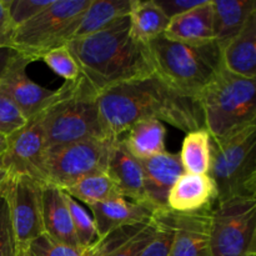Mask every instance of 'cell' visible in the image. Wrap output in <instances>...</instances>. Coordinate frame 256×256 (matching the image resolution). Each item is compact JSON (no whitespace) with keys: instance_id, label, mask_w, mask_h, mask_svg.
<instances>
[{"instance_id":"29","label":"cell","mask_w":256,"mask_h":256,"mask_svg":"<svg viewBox=\"0 0 256 256\" xmlns=\"http://www.w3.org/2000/svg\"><path fill=\"white\" fill-rule=\"evenodd\" d=\"M42 62L65 82H74L80 76V70L66 45L50 50L42 58Z\"/></svg>"},{"instance_id":"41","label":"cell","mask_w":256,"mask_h":256,"mask_svg":"<svg viewBox=\"0 0 256 256\" xmlns=\"http://www.w3.org/2000/svg\"><path fill=\"white\" fill-rule=\"evenodd\" d=\"M252 256H256V254L255 255H252Z\"/></svg>"},{"instance_id":"31","label":"cell","mask_w":256,"mask_h":256,"mask_svg":"<svg viewBox=\"0 0 256 256\" xmlns=\"http://www.w3.org/2000/svg\"><path fill=\"white\" fill-rule=\"evenodd\" d=\"M158 230V222L156 219L152 216V219L149 222L144 225L142 229L139 230L138 234H135L132 239L128 242H122V245L112 250L109 255L106 256H140L146 245L152 242L154 238L155 232Z\"/></svg>"},{"instance_id":"8","label":"cell","mask_w":256,"mask_h":256,"mask_svg":"<svg viewBox=\"0 0 256 256\" xmlns=\"http://www.w3.org/2000/svg\"><path fill=\"white\" fill-rule=\"evenodd\" d=\"M256 254V198L216 202L210 215V256Z\"/></svg>"},{"instance_id":"21","label":"cell","mask_w":256,"mask_h":256,"mask_svg":"<svg viewBox=\"0 0 256 256\" xmlns=\"http://www.w3.org/2000/svg\"><path fill=\"white\" fill-rule=\"evenodd\" d=\"M212 6L214 40L222 49L242 32L250 15L256 12L255 0H212Z\"/></svg>"},{"instance_id":"17","label":"cell","mask_w":256,"mask_h":256,"mask_svg":"<svg viewBox=\"0 0 256 256\" xmlns=\"http://www.w3.org/2000/svg\"><path fill=\"white\" fill-rule=\"evenodd\" d=\"M212 209L179 214L172 212L175 238L170 256H210L209 225Z\"/></svg>"},{"instance_id":"9","label":"cell","mask_w":256,"mask_h":256,"mask_svg":"<svg viewBox=\"0 0 256 256\" xmlns=\"http://www.w3.org/2000/svg\"><path fill=\"white\" fill-rule=\"evenodd\" d=\"M112 139H88L46 149L48 184L65 190L82 178L106 172Z\"/></svg>"},{"instance_id":"33","label":"cell","mask_w":256,"mask_h":256,"mask_svg":"<svg viewBox=\"0 0 256 256\" xmlns=\"http://www.w3.org/2000/svg\"><path fill=\"white\" fill-rule=\"evenodd\" d=\"M25 249L28 256H85L82 250L54 242L46 234L30 242Z\"/></svg>"},{"instance_id":"38","label":"cell","mask_w":256,"mask_h":256,"mask_svg":"<svg viewBox=\"0 0 256 256\" xmlns=\"http://www.w3.org/2000/svg\"><path fill=\"white\" fill-rule=\"evenodd\" d=\"M9 179H10V175L9 172H8L6 168H5L2 155H0V194H2V190L5 189Z\"/></svg>"},{"instance_id":"5","label":"cell","mask_w":256,"mask_h":256,"mask_svg":"<svg viewBox=\"0 0 256 256\" xmlns=\"http://www.w3.org/2000/svg\"><path fill=\"white\" fill-rule=\"evenodd\" d=\"M205 129L212 140L256 124V79L222 69L199 95Z\"/></svg>"},{"instance_id":"32","label":"cell","mask_w":256,"mask_h":256,"mask_svg":"<svg viewBox=\"0 0 256 256\" xmlns=\"http://www.w3.org/2000/svg\"><path fill=\"white\" fill-rule=\"evenodd\" d=\"M50 2L52 0H9L8 12L12 30L32 19Z\"/></svg>"},{"instance_id":"2","label":"cell","mask_w":256,"mask_h":256,"mask_svg":"<svg viewBox=\"0 0 256 256\" xmlns=\"http://www.w3.org/2000/svg\"><path fill=\"white\" fill-rule=\"evenodd\" d=\"M66 48L98 95L154 72L146 44L130 34L129 15L100 32L70 40Z\"/></svg>"},{"instance_id":"11","label":"cell","mask_w":256,"mask_h":256,"mask_svg":"<svg viewBox=\"0 0 256 256\" xmlns=\"http://www.w3.org/2000/svg\"><path fill=\"white\" fill-rule=\"evenodd\" d=\"M45 156L46 146L39 114L8 136L2 159L10 176L25 175L44 185L48 184Z\"/></svg>"},{"instance_id":"28","label":"cell","mask_w":256,"mask_h":256,"mask_svg":"<svg viewBox=\"0 0 256 256\" xmlns=\"http://www.w3.org/2000/svg\"><path fill=\"white\" fill-rule=\"evenodd\" d=\"M154 218L158 222V230L140 256H170L175 238L172 212H158Z\"/></svg>"},{"instance_id":"12","label":"cell","mask_w":256,"mask_h":256,"mask_svg":"<svg viewBox=\"0 0 256 256\" xmlns=\"http://www.w3.org/2000/svg\"><path fill=\"white\" fill-rule=\"evenodd\" d=\"M30 62L19 54L0 80V89L12 98L26 120L44 112L58 96V90L42 86L28 76L26 66Z\"/></svg>"},{"instance_id":"18","label":"cell","mask_w":256,"mask_h":256,"mask_svg":"<svg viewBox=\"0 0 256 256\" xmlns=\"http://www.w3.org/2000/svg\"><path fill=\"white\" fill-rule=\"evenodd\" d=\"M42 220L44 234L50 239L82 250L75 238L64 190L55 185L44 184L42 186Z\"/></svg>"},{"instance_id":"27","label":"cell","mask_w":256,"mask_h":256,"mask_svg":"<svg viewBox=\"0 0 256 256\" xmlns=\"http://www.w3.org/2000/svg\"><path fill=\"white\" fill-rule=\"evenodd\" d=\"M65 200H66L68 208H69L78 244H79L80 249L85 252V250L90 249L92 245L96 244V242L99 240L94 220L88 214L86 210L76 200H74L70 195H68L66 192H65Z\"/></svg>"},{"instance_id":"1","label":"cell","mask_w":256,"mask_h":256,"mask_svg":"<svg viewBox=\"0 0 256 256\" xmlns=\"http://www.w3.org/2000/svg\"><path fill=\"white\" fill-rule=\"evenodd\" d=\"M98 102L106 138L120 136L142 120L165 122L188 132L205 128L199 99L178 92L155 72L102 92Z\"/></svg>"},{"instance_id":"40","label":"cell","mask_w":256,"mask_h":256,"mask_svg":"<svg viewBox=\"0 0 256 256\" xmlns=\"http://www.w3.org/2000/svg\"><path fill=\"white\" fill-rule=\"evenodd\" d=\"M16 256H28L26 249H25V248H18Z\"/></svg>"},{"instance_id":"10","label":"cell","mask_w":256,"mask_h":256,"mask_svg":"<svg viewBox=\"0 0 256 256\" xmlns=\"http://www.w3.org/2000/svg\"><path fill=\"white\" fill-rule=\"evenodd\" d=\"M42 184L25 175L10 176L6 186L0 195L8 200L16 238L18 248L26 245L44 234L42 220Z\"/></svg>"},{"instance_id":"7","label":"cell","mask_w":256,"mask_h":256,"mask_svg":"<svg viewBox=\"0 0 256 256\" xmlns=\"http://www.w3.org/2000/svg\"><path fill=\"white\" fill-rule=\"evenodd\" d=\"M90 0H52L32 19L12 30L10 48L35 62L74 38Z\"/></svg>"},{"instance_id":"4","label":"cell","mask_w":256,"mask_h":256,"mask_svg":"<svg viewBox=\"0 0 256 256\" xmlns=\"http://www.w3.org/2000/svg\"><path fill=\"white\" fill-rule=\"evenodd\" d=\"M98 98L82 75L58 89L54 102L40 112L46 149L88 139H108L100 122Z\"/></svg>"},{"instance_id":"6","label":"cell","mask_w":256,"mask_h":256,"mask_svg":"<svg viewBox=\"0 0 256 256\" xmlns=\"http://www.w3.org/2000/svg\"><path fill=\"white\" fill-rule=\"evenodd\" d=\"M209 176L216 202L232 198H256V124L230 136L210 140Z\"/></svg>"},{"instance_id":"22","label":"cell","mask_w":256,"mask_h":256,"mask_svg":"<svg viewBox=\"0 0 256 256\" xmlns=\"http://www.w3.org/2000/svg\"><path fill=\"white\" fill-rule=\"evenodd\" d=\"M166 129L159 120H142L132 125L119 138L128 152L138 160L165 152Z\"/></svg>"},{"instance_id":"23","label":"cell","mask_w":256,"mask_h":256,"mask_svg":"<svg viewBox=\"0 0 256 256\" xmlns=\"http://www.w3.org/2000/svg\"><path fill=\"white\" fill-rule=\"evenodd\" d=\"M129 20L130 34L142 44L164 34L170 22L155 0H132Z\"/></svg>"},{"instance_id":"3","label":"cell","mask_w":256,"mask_h":256,"mask_svg":"<svg viewBox=\"0 0 256 256\" xmlns=\"http://www.w3.org/2000/svg\"><path fill=\"white\" fill-rule=\"evenodd\" d=\"M146 48L155 74L178 92L198 99L224 69L216 42L189 45L160 35L148 42Z\"/></svg>"},{"instance_id":"35","label":"cell","mask_w":256,"mask_h":256,"mask_svg":"<svg viewBox=\"0 0 256 256\" xmlns=\"http://www.w3.org/2000/svg\"><path fill=\"white\" fill-rule=\"evenodd\" d=\"M204 2L205 0H155V2L169 19L199 6Z\"/></svg>"},{"instance_id":"37","label":"cell","mask_w":256,"mask_h":256,"mask_svg":"<svg viewBox=\"0 0 256 256\" xmlns=\"http://www.w3.org/2000/svg\"><path fill=\"white\" fill-rule=\"evenodd\" d=\"M19 52L10 46L0 48V80L5 75L6 70L9 69L10 65L12 64L15 59L18 58Z\"/></svg>"},{"instance_id":"24","label":"cell","mask_w":256,"mask_h":256,"mask_svg":"<svg viewBox=\"0 0 256 256\" xmlns=\"http://www.w3.org/2000/svg\"><path fill=\"white\" fill-rule=\"evenodd\" d=\"M130 8L132 0H90L72 39L88 36L105 29L115 20L129 15Z\"/></svg>"},{"instance_id":"14","label":"cell","mask_w":256,"mask_h":256,"mask_svg":"<svg viewBox=\"0 0 256 256\" xmlns=\"http://www.w3.org/2000/svg\"><path fill=\"white\" fill-rule=\"evenodd\" d=\"M106 174L122 198L146 204L142 164L128 152L119 138H114L110 145Z\"/></svg>"},{"instance_id":"16","label":"cell","mask_w":256,"mask_h":256,"mask_svg":"<svg viewBox=\"0 0 256 256\" xmlns=\"http://www.w3.org/2000/svg\"><path fill=\"white\" fill-rule=\"evenodd\" d=\"M99 239L122 226L150 222L155 212L146 204L119 196L89 206Z\"/></svg>"},{"instance_id":"39","label":"cell","mask_w":256,"mask_h":256,"mask_svg":"<svg viewBox=\"0 0 256 256\" xmlns=\"http://www.w3.org/2000/svg\"><path fill=\"white\" fill-rule=\"evenodd\" d=\"M6 148H8V136L0 134V155H4Z\"/></svg>"},{"instance_id":"26","label":"cell","mask_w":256,"mask_h":256,"mask_svg":"<svg viewBox=\"0 0 256 256\" xmlns=\"http://www.w3.org/2000/svg\"><path fill=\"white\" fill-rule=\"evenodd\" d=\"M64 192L72 199L85 202L88 206L122 196L118 188L108 176L106 172L92 174L82 178V180L65 189Z\"/></svg>"},{"instance_id":"34","label":"cell","mask_w":256,"mask_h":256,"mask_svg":"<svg viewBox=\"0 0 256 256\" xmlns=\"http://www.w3.org/2000/svg\"><path fill=\"white\" fill-rule=\"evenodd\" d=\"M18 242L8 200L0 195V256H16Z\"/></svg>"},{"instance_id":"13","label":"cell","mask_w":256,"mask_h":256,"mask_svg":"<svg viewBox=\"0 0 256 256\" xmlns=\"http://www.w3.org/2000/svg\"><path fill=\"white\" fill-rule=\"evenodd\" d=\"M144 174L146 204L158 212H168V196L172 185L184 174L179 154L162 152L145 160H139Z\"/></svg>"},{"instance_id":"19","label":"cell","mask_w":256,"mask_h":256,"mask_svg":"<svg viewBox=\"0 0 256 256\" xmlns=\"http://www.w3.org/2000/svg\"><path fill=\"white\" fill-rule=\"evenodd\" d=\"M165 38L189 45H204L215 42L212 0L170 19Z\"/></svg>"},{"instance_id":"20","label":"cell","mask_w":256,"mask_h":256,"mask_svg":"<svg viewBox=\"0 0 256 256\" xmlns=\"http://www.w3.org/2000/svg\"><path fill=\"white\" fill-rule=\"evenodd\" d=\"M222 68L232 74L256 79V12L242 32L222 49Z\"/></svg>"},{"instance_id":"36","label":"cell","mask_w":256,"mask_h":256,"mask_svg":"<svg viewBox=\"0 0 256 256\" xmlns=\"http://www.w3.org/2000/svg\"><path fill=\"white\" fill-rule=\"evenodd\" d=\"M9 0H0V48L10 46V39L12 34V26L10 24L8 12Z\"/></svg>"},{"instance_id":"30","label":"cell","mask_w":256,"mask_h":256,"mask_svg":"<svg viewBox=\"0 0 256 256\" xmlns=\"http://www.w3.org/2000/svg\"><path fill=\"white\" fill-rule=\"evenodd\" d=\"M28 120L12 98L0 89V134L9 136L22 129Z\"/></svg>"},{"instance_id":"25","label":"cell","mask_w":256,"mask_h":256,"mask_svg":"<svg viewBox=\"0 0 256 256\" xmlns=\"http://www.w3.org/2000/svg\"><path fill=\"white\" fill-rule=\"evenodd\" d=\"M210 140L212 138L205 128L194 130L185 135L182 152L179 154L185 172L195 175L209 174L212 158Z\"/></svg>"},{"instance_id":"15","label":"cell","mask_w":256,"mask_h":256,"mask_svg":"<svg viewBox=\"0 0 256 256\" xmlns=\"http://www.w3.org/2000/svg\"><path fill=\"white\" fill-rule=\"evenodd\" d=\"M216 204V188L209 175L184 172L172 185L168 196L170 212L179 214L212 209Z\"/></svg>"}]
</instances>
